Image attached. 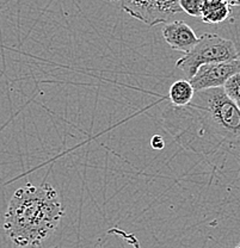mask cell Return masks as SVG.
<instances>
[{"label": "cell", "mask_w": 240, "mask_h": 248, "mask_svg": "<svg viewBox=\"0 0 240 248\" xmlns=\"http://www.w3.org/2000/svg\"><path fill=\"white\" fill-rule=\"evenodd\" d=\"M238 58V50L231 40L215 33H203L192 50L177 60L176 67L190 80L203 64L237 60Z\"/></svg>", "instance_id": "3957f363"}, {"label": "cell", "mask_w": 240, "mask_h": 248, "mask_svg": "<svg viewBox=\"0 0 240 248\" xmlns=\"http://www.w3.org/2000/svg\"><path fill=\"white\" fill-rule=\"evenodd\" d=\"M64 215V205L53 186L27 184L11 197L4 231L17 246L36 248L55 232Z\"/></svg>", "instance_id": "6da1fadb"}, {"label": "cell", "mask_w": 240, "mask_h": 248, "mask_svg": "<svg viewBox=\"0 0 240 248\" xmlns=\"http://www.w3.org/2000/svg\"><path fill=\"white\" fill-rule=\"evenodd\" d=\"M236 248H240V244H239V245H238V246H237Z\"/></svg>", "instance_id": "9a60e30c"}, {"label": "cell", "mask_w": 240, "mask_h": 248, "mask_svg": "<svg viewBox=\"0 0 240 248\" xmlns=\"http://www.w3.org/2000/svg\"><path fill=\"white\" fill-rule=\"evenodd\" d=\"M188 107L197 112L213 135L228 143L240 141V108L223 87L196 92Z\"/></svg>", "instance_id": "7a4b0ae2"}, {"label": "cell", "mask_w": 240, "mask_h": 248, "mask_svg": "<svg viewBox=\"0 0 240 248\" xmlns=\"http://www.w3.org/2000/svg\"><path fill=\"white\" fill-rule=\"evenodd\" d=\"M121 9L148 27L169 23L182 12L178 0H121Z\"/></svg>", "instance_id": "277c9868"}, {"label": "cell", "mask_w": 240, "mask_h": 248, "mask_svg": "<svg viewBox=\"0 0 240 248\" xmlns=\"http://www.w3.org/2000/svg\"><path fill=\"white\" fill-rule=\"evenodd\" d=\"M162 37L174 50L187 54L198 42V37L192 27L183 20L167 23L162 29Z\"/></svg>", "instance_id": "8992f818"}, {"label": "cell", "mask_w": 240, "mask_h": 248, "mask_svg": "<svg viewBox=\"0 0 240 248\" xmlns=\"http://www.w3.org/2000/svg\"><path fill=\"white\" fill-rule=\"evenodd\" d=\"M206 0H178L182 12H185L192 17L201 18L203 5Z\"/></svg>", "instance_id": "9c48e42d"}, {"label": "cell", "mask_w": 240, "mask_h": 248, "mask_svg": "<svg viewBox=\"0 0 240 248\" xmlns=\"http://www.w3.org/2000/svg\"><path fill=\"white\" fill-rule=\"evenodd\" d=\"M107 1H118V0H107Z\"/></svg>", "instance_id": "5bb4252c"}, {"label": "cell", "mask_w": 240, "mask_h": 248, "mask_svg": "<svg viewBox=\"0 0 240 248\" xmlns=\"http://www.w3.org/2000/svg\"><path fill=\"white\" fill-rule=\"evenodd\" d=\"M195 91L189 80H177L169 90V99L177 108H185L192 100Z\"/></svg>", "instance_id": "ba28073f"}, {"label": "cell", "mask_w": 240, "mask_h": 248, "mask_svg": "<svg viewBox=\"0 0 240 248\" xmlns=\"http://www.w3.org/2000/svg\"><path fill=\"white\" fill-rule=\"evenodd\" d=\"M151 146L152 148L157 149V151H160V149H164L165 147V141L164 139H162L161 135H154L153 138L151 139Z\"/></svg>", "instance_id": "8fae6325"}, {"label": "cell", "mask_w": 240, "mask_h": 248, "mask_svg": "<svg viewBox=\"0 0 240 248\" xmlns=\"http://www.w3.org/2000/svg\"><path fill=\"white\" fill-rule=\"evenodd\" d=\"M237 105H238V108H240V100H239V102H237Z\"/></svg>", "instance_id": "4fadbf2b"}, {"label": "cell", "mask_w": 240, "mask_h": 248, "mask_svg": "<svg viewBox=\"0 0 240 248\" xmlns=\"http://www.w3.org/2000/svg\"><path fill=\"white\" fill-rule=\"evenodd\" d=\"M231 15V7L224 0H206L201 19L208 24L223 23Z\"/></svg>", "instance_id": "52a82bcc"}, {"label": "cell", "mask_w": 240, "mask_h": 248, "mask_svg": "<svg viewBox=\"0 0 240 248\" xmlns=\"http://www.w3.org/2000/svg\"><path fill=\"white\" fill-rule=\"evenodd\" d=\"M224 91L227 97L233 102H239L240 100V73L234 74L229 78L224 85Z\"/></svg>", "instance_id": "30bf717a"}, {"label": "cell", "mask_w": 240, "mask_h": 248, "mask_svg": "<svg viewBox=\"0 0 240 248\" xmlns=\"http://www.w3.org/2000/svg\"><path fill=\"white\" fill-rule=\"evenodd\" d=\"M237 73H240L239 59L218 62V63L203 64L196 71L189 82L195 92L219 89V87H224L227 80Z\"/></svg>", "instance_id": "5b68a950"}, {"label": "cell", "mask_w": 240, "mask_h": 248, "mask_svg": "<svg viewBox=\"0 0 240 248\" xmlns=\"http://www.w3.org/2000/svg\"><path fill=\"white\" fill-rule=\"evenodd\" d=\"M229 7L231 6H240V0H224Z\"/></svg>", "instance_id": "7c38bea8"}]
</instances>
